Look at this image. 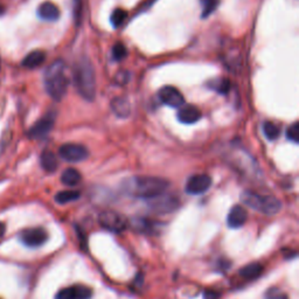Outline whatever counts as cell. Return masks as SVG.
<instances>
[{"label":"cell","instance_id":"cell-1","mask_svg":"<svg viewBox=\"0 0 299 299\" xmlns=\"http://www.w3.org/2000/svg\"><path fill=\"white\" fill-rule=\"evenodd\" d=\"M170 183L158 176H135L123 184V190L127 194L135 198L148 199L157 198L164 194Z\"/></svg>","mask_w":299,"mask_h":299},{"label":"cell","instance_id":"cell-2","mask_svg":"<svg viewBox=\"0 0 299 299\" xmlns=\"http://www.w3.org/2000/svg\"><path fill=\"white\" fill-rule=\"evenodd\" d=\"M45 88L48 95L55 101H61L68 89V78L66 75L64 61L53 62L45 72Z\"/></svg>","mask_w":299,"mask_h":299},{"label":"cell","instance_id":"cell-3","mask_svg":"<svg viewBox=\"0 0 299 299\" xmlns=\"http://www.w3.org/2000/svg\"><path fill=\"white\" fill-rule=\"evenodd\" d=\"M74 81L77 92L86 101H94L96 94V80L93 65L88 58H82L74 72Z\"/></svg>","mask_w":299,"mask_h":299},{"label":"cell","instance_id":"cell-4","mask_svg":"<svg viewBox=\"0 0 299 299\" xmlns=\"http://www.w3.org/2000/svg\"><path fill=\"white\" fill-rule=\"evenodd\" d=\"M241 201L251 210L265 215L277 214L282 208V202L275 196L262 195L251 191H245L242 193Z\"/></svg>","mask_w":299,"mask_h":299},{"label":"cell","instance_id":"cell-5","mask_svg":"<svg viewBox=\"0 0 299 299\" xmlns=\"http://www.w3.org/2000/svg\"><path fill=\"white\" fill-rule=\"evenodd\" d=\"M98 221H100V224L104 229L115 234L123 233L129 227L128 219L124 215L113 211H105L103 213H101Z\"/></svg>","mask_w":299,"mask_h":299},{"label":"cell","instance_id":"cell-6","mask_svg":"<svg viewBox=\"0 0 299 299\" xmlns=\"http://www.w3.org/2000/svg\"><path fill=\"white\" fill-rule=\"evenodd\" d=\"M58 155L68 163H80L88 158V150L80 144H65L58 148Z\"/></svg>","mask_w":299,"mask_h":299},{"label":"cell","instance_id":"cell-7","mask_svg":"<svg viewBox=\"0 0 299 299\" xmlns=\"http://www.w3.org/2000/svg\"><path fill=\"white\" fill-rule=\"evenodd\" d=\"M150 207L155 213L158 214H167L174 212L179 207V199L173 195H164L161 194L157 198L151 199Z\"/></svg>","mask_w":299,"mask_h":299},{"label":"cell","instance_id":"cell-8","mask_svg":"<svg viewBox=\"0 0 299 299\" xmlns=\"http://www.w3.org/2000/svg\"><path fill=\"white\" fill-rule=\"evenodd\" d=\"M20 240L23 245L29 248L41 247L48 240V234L43 228H29L20 234Z\"/></svg>","mask_w":299,"mask_h":299},{"label":"cell","instance_id":"cell-9","mask_svg":"<svg viewBox=\"0 0 299 299\" xmlns=\"http://www.w3.org/2000/svg\"><path fill=\"white\" fill-rule=\"evenodd\" d=\"M212 186V178L208 174H195L187 180L185 190L191 195H199L207 192Z\"/></svg>","mask_w":299,"mask_h":299},{"label":"cell","instance_id":"cell-10","mask_svg":"<svg viewBox=\"0 0 299 299\" xmlns=\"http://www.w3.org/2000/svg\"><path fill=\"white\" fill-rule=\"evenodd\" d=\"M158 97L165 105H168L171 108H180L185 104V98L183 94L179 92V89H176L175 86L172 85L163 86L159 90Z\"/></svg>","mask_w":299,"mask_h":299},{"label":"cell","instance_id":"cell-11","mask_svg":"<svg viewBox=\"0 0 299 299\" xmlns=\"http://www.w3.org/2000/svg\"><path fill=\"white\" fill-rule=\"evenodd\" d=\"M55 122V116L53 113H48L40 121H38L31 130L28 131V137L32 139H41L45 138V137L48 135V133L52 131L54 127Z\"/></svg>","mask_w":299,"mask_h":299},{"label":"cell","instance_id":"cell-12","mask_svg":"<svg viewBox=\"0 0 299 299\" xmlns=\"http://www.w3.org/2000/svg\"><path fill=\"white\" fill-rule=\"evenodd\" d=\"M93 290L84 285H73L58 291L55 299H92Z\"/></svg>","mask_w":299,"mask_h":299},{"label":"cell","instance_id":"cell-13","mask_svg":"<svg viewBox=\"0 0 299 299\" xmlns=\"http://www.w3.org/2000/svg\"><path fill=\"white\" fill-rule=\"evenodd\" d=\"M160 224L159 222L153 221L146 218H135L130 221L129 226L137 233L145 234V235H156L160 231Z\"/></svg>","mask_w":299,"mask_h":299},{"label":"cell","instance_id":"cell-14","mask_svg":"<svg viewBox=\"0 0 299 299\" xmlns=\"http://www.w3.org/2000/svg\"><path fill=\"white\" fill-rule=\"evenodd\" d=\"M201 110L193 104H184L179 108L178 115H176L178 121L183 124H194L201 119Z\"/></svg>","mask_w":299,"mask_h":299},{"label":"cell","instance_id":"cell-15","mask_svg":"<svg viewBox=\"0 0 299 299\" xmlns=\"http://www.w3.org/2000/svg\"><path fill=\"white\" fill-rule=\"evenodd\" d=\"M248 219V213L247 211L242 206H234L231 208L229 214H228L227 218V223L228 227L231 228V229H238L245 226Z\"/></svg>","mask_w":299,"mask_h":299},{"label":"cell","instance_id":"cell-16","mask_svg":"<svg viewBox=\"0 0 299 299\" xmlns=\"http://www.w3.org/2000/svg\"><path fill=\"white\" fill-rule=\"evenodd\" d=\"M38 15L45 21H56L60 18V10L55 4L46 2L39 6Z\"/></svg>","mask_w":299,"mask_h":299},{"label":"cell","instance_id":"cell-17","mask_svg":"<svg viewBox=\"0 0 299 299\" xmlns=\"http://www.w3.org/2000/svg\"><path fill=\"white\" fill-rule=\"evenodd\" d=\"M46 60V54L42 50H33L22 60V66L27 69H34L41 66Z\"/></svg>","mask_w":299,"mask_h":299},{"label":"cell","instance_id":"cell-18","mask_svg":"<svg viewBox=\"0 0 299 299\" xmlns=\"http://www.w3.org/2000/svg\"><path fill=\"white\" fill-rule=\"evenodd\" d=\"M111 110L116 116L121 118H127L131 112V107L128 100L123 97H117L111 102Z\"/></svg>","mask_w":299,"mask_h":299},{"label":"cell","instance_id":"cell-19","mask_svg":"<svg viewBox=\"0 0 299 299\" xmlns=\"http://www.w3.org/2000/svg\"><path fill=\"white\" fill-rule=\"evenodd\" d=\"M81 180H82L81 173L73 167L67 168V170H65L64 173L61 174V183L69 187L76 186V185L81 183Z\"/></svg>","mask_w":299,"mask_h":299},{"label":"cell","instance_id":"cell-20","mask_svg":"<svg viewBox=\"0 0 299 299\" xmlns=\"http://www.w3.org/2000/svg\"><path fill=\"white\" fill-rule=\"evenodd\" d=\"M40 163L43 170L46 172L53 173L57 168V159L56 156L52 151H43L40 157Z\"/></svg>","mask_w":299,"mask_h":299},{"label":"cell","instance_id":"cell-21","mask_svg":"<svg viewBox=\"0 0 299 299\" xmlns=\"http://www.w3.org/2000/svg\"><path fill=\"white\" fill-rule=\"evenodd\" d=\"M263 271V266L259 264V263H250V264H247L243 266L241 270H240V275L245 279H255L261 276Z\"/></svg>","mask_w":299,"mask_h":299},{"label":"cell","instance_id":"cell-22","mask_svg":"<svg viewBox=\"0 0 299 299\" xmlns=\"http://www.w3.org/2000/svg\"><path fill=\"white\" fill-rule=\"evenodd\" d=\"M81 193L78 191H61L55 195V201L60 204H66L80 199Z\"/></svg>","mask_w":299,"mask_h":299},{"label":"cell","instance_id":"cell-23","mask_svg":"<svg viewBox=\"0 0 299 299\" xmlns=\"http://www.w3.org/2000/svg\"><path fill=\"white\" fill-rule=\"evenodd\" d=\"M262 129H263V133H264V136L269 140L277 139L279 135H281V130H279L277 125L273 123V122H265V123L263 124Z\"/></svg>","mask_w":299,"mask_h":299},{"label":"cell","instance_id":"cell-24","mask_svg":"<svg viewBox=\"0 0 299 299\" xmlns=\"http://www.w3.org/2000/svg\"><path fill=\"white\" fill-rule=\"evenodd\" d=\"M127 18H128L127 11L123 10V9H116L115 11L112 12L110 20H111V25L115 27V28H118V27H121L122 25H123L124 21L127 20Z\"/></svg>","mask_w":299,"mask_h":299},{"label":"cell","instance_id":"cell-25","mask_svg":"<svg viewBox=\"0 0 299 299\" xmlns=\"http://www.w3.org/2000/svg\"><path fill=\"white\" fill-rule=\"evenodd\" d=\"M202 6V18H207L218 9L219 0H200Z\"/></svg>","mask_w":299,"mask_h":299},{"label":"cell","instance_id":"cell-26","mask_svg":"<svg viewBox=\"0 0 299 299\" xmlns=\"http://www.w3.org/2000/svg\"><path fill=\"white\" fill-rule=\"evenodd\" d=\"M128 56V49L123 43L118 42L112 47V57L115 61H123Z\"/></svg>","mask_w":299,"mask_h":299},{"label":"cell","instance_id":"cell-27","mask_svg":"<svg viewBox=\"0 0 299 299\" xmlns=\"http://www.w3.org/2000/svg\"><path fill=\"white\" fill-rule=\"evenodd\" d=\"M264 299H289V296L281 289L270 288L266 290V292L264 294Z\"/></svg>","mask_w":299,"mask_h":299},{"label":"cell","instance_id":"cell-28","mask_svg":"<svg viewBox=\"0 0 299 299\" xmlns=\"http://www.w3.org/2000/svg\"><path fill=\"white\" fill-rule=\"evenodd\" d=\"M286 138L294 144L299 143V124L298 123H293L288 130H286Z\"/></svg>","mask_w":299,"mask_h":299},{"label":"cell","instance_id":"cell-29","mask_svg":"<svg viewBox=\"0 0 299 299\" xmlns=\"http://www.w3.org/2000/svg\"><path fill=\"white\" fill-rule=\"evenodd\" d=\"M213 89L216 90V92H219L220 94H227L230 89V82L229 80H227V78H222V80H219L216 82Z\"/></svg>","mask_w":299,"mask_h":299},{"label":"cell","instance_id":"cell-30","mask_svg":"<svg viewBox=\"0 0 299 299\" xmlns=\"http://www.w3.org/2000/svg\"><path fill=\"white\" fill-rule=\"evenodd\" d=\"M221 293L215 290H206L203 292V299H220Z\"/></svg>","mask_w":299,"mask_h":299},{"label":"cell","instance_id":"cell-31","mask_svg":"<svg viewBox=\"0 0 299 299\" xmlns=\"http://www.w3.org/2000/svg\"><path fill=\"white\" fill-rule=\"evenodd\" d=\"M125 74H127V72H121L119 74H118V76L116 77V82H117L118 84H124V83H127L129 76L124 77V75H125Z\"/></svg>","mask_w":299,"mask_h":299},{"label":"cell","instance_id":"cell-32","mask_svg":"<svg viewBox=\"0 0 299 299\" xmlns=\"http://www.w3.org/2000/svg\"><path fill=\"white\" fill-rule=\"evenodd\" d=\"M5 231H6V226H5V223H3V222H0V237H2V236L5 234Z\"/></svg>","mask_w":299,"mask_h":299},{"label":"cell","instance_id":"cell-33","mask_svg":"<svg viewBox=\"0 0 299 299\" xmlns=\"http://www.w3.org/2000/svg\"><path fill=\"white\" fill-rule=\"evenodd\" d=\"M3 13H4V9H3V7H2V6H0V17H2V15H3Z\"/></svg>","mask_w":299,"mask_h":299}]
</instances>
